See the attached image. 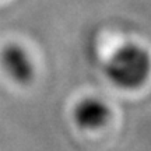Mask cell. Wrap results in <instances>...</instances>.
Returning a JSON list of instances; mask_svg holds the SVG:
<instances>
[{"instance_id": "7a4b0ae2", "label": "cell", "mask_w": 151, "mask_h": 151, "mask_svg": "<svg viewBox=\"0 0 151 151\" xmlns=\"http://www.w3.org/2000/svg\"><path fill=\"white\" fill-rule=\"evenodd\" d=\"M0 63L6 74L16 83L24 84L32 78L34 63L25 49L20 45H7L0 55Z\"/></svg>"}, {"instance_id": "3957f363", "label": "cell", "mask_w": 151, "mask_h": 151, "mask_svg": "<svg viewBox=\"0 0 151 151\" xmlns=\"http://www.w3.org/2000/svg\"><path fill=\"white\" fill-rule=\"evenodd\" d=\"M109 108L97 98H87L74 109V120L81 129H98L108 122Z\"/></svg>"}, {"instance_id": "6da1fadb", "label": "cell", "mask_w": 151, "mask_h": 151, "mask_svg": "<svg viewBox=\"0 0 151 151\" xmlns=\"http://www.w3.org/2000/svg\"><path fill=\"white\" fill-rule=\"evenodd\" d=\"M150 70V55L137 45H126L118 49L105 67L109 80L122 88H136L141 86L147 80Z\"/></svg>"}]
</instances>
